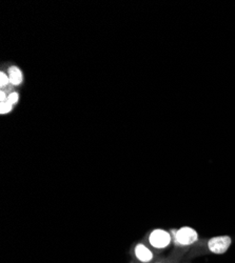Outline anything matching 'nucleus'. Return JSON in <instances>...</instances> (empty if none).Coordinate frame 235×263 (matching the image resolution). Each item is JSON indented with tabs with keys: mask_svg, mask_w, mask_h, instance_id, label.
Listing matches in <instances>:
<instances>
[{
	"mask_svg": "<svg viewBox=\"0 0 235 263\" xmlns=\"http://www.w3.org/2000/svg\"><path fill=\"white\" fill-rule=\"evenodd\" d=\"M155 263H165V262H155Z\"/></svg>",
	"mask_w": 235,
	"mask_h": 263,
	"instance_id": "10",
	"label": "nucleus"
},
{
	"mask_svg": "<svg viewBox=\"0 0 235 263\" xmlns=\"http://www.w3.org/2000/svg\"><path fill=\"white\" fill-rule=\"evenodd\" d=\"M232 244V238L227 235L214 236L207 242V248L214 255H222L228 252Z\"/></svg>",
	"mask_w": 235,
	"mask_h": 263,
	"instance_id": "3",
	"label": "nucleus"
},
{
	"mask_svg": "<svg viewBox=\"0 0 235 263\" xmlns=\"http://www.w3.org/2000/svg\"><path fill=\"white\" fill-rule=\"evenodd\" d=\"M7 101L9 103H11L12 106L15 107L18 103V101H19V93H18V92H16V91H14V92H12V93L8 94Z\"/></svg>",
	"mask_w": 235,
	"mask_h": 263,
	"instance_id": "7",
	"label": "nucleus"
},
{
	"mask_svg": "<svg viewBox=\"0 0 235 263\" xmlns=\"http://www.w3.org/2000/svg\"><path fill=\"white\" fill-rule=\"evenodd\" d=\"M13 108H14V106H12L11 103H9L8 101L0 103V114L7 115L13 111Z\"/></svg>",
	"mask_w": 235,
	"mask_h": 263,
	"instance_id": "6",
	"label": "nucleus"
},
{
	"mask_svg": "<svg viewBox=\"0 0 235 263\" xmlns=\"http://www.w3.org/2000/svg\"><path fill=\"white\" fill-rule=\"evenodd\" d=\"M7 99H8V94L2 90L1 92H0V103L5 102L7 101Z\"/></svg>",
	"mask_w": 235,
	"mask_h": 263,
	"instance_id": "9",
	"label": "nucleus"
},
{
	"mask_svg": "<svg viewBox=\"0 0 235 263\" xmlns=\"http://www.w3.org/2000/svg\"><path fill=\"white\" fill-rule=\"evenodd\" d=\"M134 255L136 259L141 263H150L154 259V254L146 244L137 243L134 248Z\"/></svg>",
	"mask_w": 235,
	"mask_h": 263,
	"instance_id": "4",
	"label": "nucleus"
},
{
	"mask_svg": "<svg viewBox=\"0 0 235 263\" xmlns=\"http://www.w3.org/2000/svg\"><path fill=\"white\" fill-rule=\"evenodd\" d=\"M9 84H11V82H10V78H9L8 73L1 71L0 72V87L5 88V87H8Z\"/></svg>",
	"mask_w": 235,
	"mask_h": 263,
	"instance_id": "8",
	"label": "nucleus"
},
{
	"mask_svg": "<svg viewBox=\"0 0 235 263\" xmlns=\"http://www.w3.org/2000/svg\"><path fill=\"white\" fill-rule=\"evenodd\" d=\"M148 242L155 249H166L173 242L172 234L164 229H155L149 234Z\"/></svg>",
	"mask_w": 235,
	"mask_h": 263,
	"instance_id": "2",
	"label": "nucleus"
},
{
	"mask_svg": "<svg viewBox=\"0 0 235 263\" xmlns=\"http://www.w3.org/2000/svg\"><path fill=\"white\" fill-rule=\"evenodd\" d=\"M9 78H10V82L12 85L14 87H19V85L22 84L23 82V73L19 66L17 65H11L9 66V69L7 71Z\"/></svg>",
	"mask_w": 235,
	"mask_h": 263,
	"instance_id": "5",
	"label": "nucleus"
},
{
	"mask_svg": "<svg viewBox=\"0 0 235 263\" xmlns=\"http://www.w3.org/2000/svg\"><path fill=\"white\" fill-rule=\"evenodd\" d=\"M174 246L178 248H187L193 246L200 239L197 231L191 226H182L177 230L171 231Z\"/></svg>",
	"mask_w": 235,
	"mask_h": 263,
	"instance_id": "1",
	"label": "nucleus"
}]
</instances>
